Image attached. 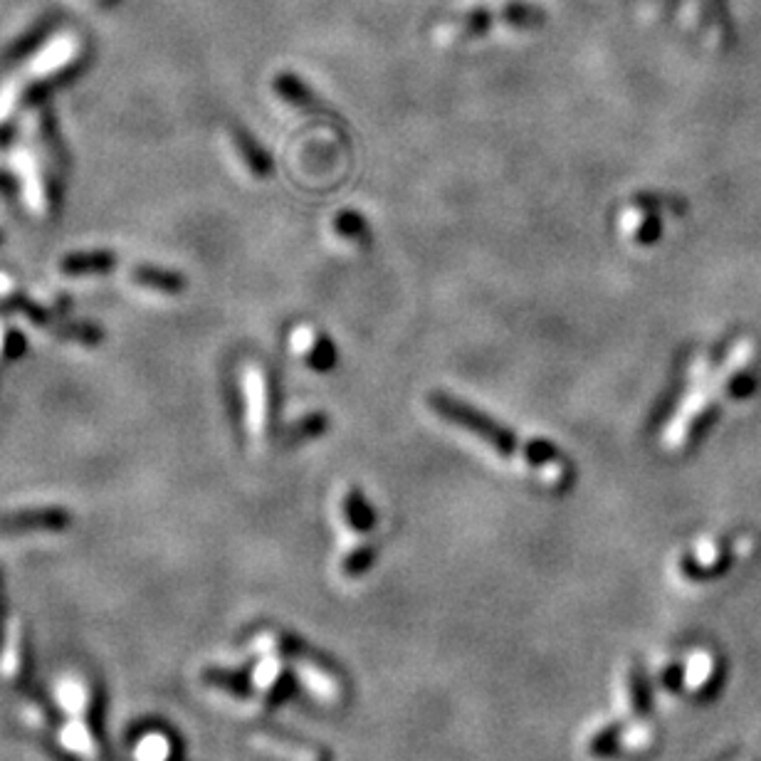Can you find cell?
I'll return each instance as SVG.
<instances>
[{
  "instance_id": "6da1fadb",
  "label": "cell",
  "mask_w": 761,
  "mask_h": 761,
  "mask_svg": "<svg viewBox=\"0 0 761 761\" xmlns=\"http://www.w3.org/2000/svg\"><path fill=\"white\" fill-rule=\"evenodd\" d=\"M428 408L448 425L463 430L480 440L482 445L500 455L502 460L509 463L527 465L529 470L537 472L549 487L554 490H569L576 482L574 463L566 458L564 450L556 448L554 443L544 438H524L517 435L505 423L495 421L490 413L480 411V408L470 406V403L460 401V398L450 396L445 391H430L428 393Z\"/></svg>"
},
{
  "instance_id": "7a4b0ae2",
  "label": "cell",
  "mask_w": 761,
  "mask_h": 761,
  "mask_svg": "<svg viewBox=\"0 0 761 761\" xmlns=\"http://www.w3.org/2000/svg\"><path fill=\"white\" fill-rule=\"evenodd\" d=\"M10 166H13L15 178L20 183L28 211L38 220H43V223L55 218L62 206V193L60 186H57L60 166H55L45 156H40L30 144L15 146L10 151Z\"/></svg>"
},
{
  "instance_id": "3957f363",
  "label": "cell",
  "mask_w": 761,
  "mask_h": 761,
  "mask_svg": "<svg viewBox=\"0 0 761 761\" xmlns=\"http://www.w3.org/2000/svg\"><path fill=\"white\" fill-rule=\"evenodd\" d=\"M509 23L514 28H537L542 25L544 13L537 8H529V5H509V8L500 10V13H490V10H475V13H467L463 18H458L455 23H448L445 28H440L438 38L450 40V43H467L472 38H480L495 23Z\"/></svg>"
},
{
  "instance_id": "277c9868",
  "label": "cell",
  "mask_w": 761,
  "mask_h": 761,
  "mask_svg": "<svg viewBox=\"0 0 761 761\" xmlns=\"http://www.w3.org/2000/svg\"><path fill=\"white\" fill-rule=\"evenodd\" d=\"M243 396H245V425L250 438L267 440L272 428V386L270 376L260 364H248L243 369Z\"/></svg>"
},
{
  "instance_id": "5b68a950",
  "label": "cell",
  "mask_w": 761,
  "mask_h": 761,
  "mask_svg": "<svg viewBox=\"0 0 761 761\" xmlns=\"http://www.w3.org/2000/svg\"><path fill=\"white\" fill-rule=\"evenodd\" d=\"M292 349L314 374H329L339 364V351L332 337L312 324H299L292 332Z\"/></svg>"
},
{
  "instance_id": "8992f818",
  "label": "cell",
  "mask_w": 761,
  "mask_h": 761,
  "mask_svg": "<svg viewBox=\"0 0 761 761\" xmlns=\"http://www.w3.org/2000/svg\"><path fill=\"white\" fill-rule=\"evenodd\" d=\"M732 564V551L722 542H707L697 551H687L680 559V571L687 581H710L722 576Z\"/></svg>"
},
{
  "instance_id": "52a82bcc",
  "label": "cell",
  "mask_w": 761,
  "mask_h": 761,
  "mask_svg": "<svg viewBox=\"0 0 761 761\" xmlns=\"http://www.w3.org/2000/svg\"><path fill=\"white\" fill-rule=\"evenodd\" d=\"M225 136H228V144H230V151H233V156L238 159V164L250 173V176L257 178V181L272 176V171H275V161H272V156L267 154V149H262V146L257 144L253 134H248V131L240 127H228Z\"/></svg>"
},
{
  "instance_id": "ba28073f",
  "label": "cell",
  "mask_w": 761,
  "mask_h": 761,
  "mask_svg": "<svg viewBox=\"0 0 761 761\" xmlns=\"http://www.w3.org/2000/svg\"><path fill=\"white\" fill-rule=\"evenodd\" d=\"M127 280L131 287H136V290L149 292V295H161V297H178L183 295L188 287L186 277L156 265H134L129 270Z\"/></svg>"
},
{
  "instance_id": "9c48e42d",
  "label": "cell",
  "mask_w": 761,
  "mask_h": 761,
  "mask_svg": "<svg viewBox=\"0 0 761 761\" xmlns=\"http://www.w3.org/2000/svg\"><path fill=\"white\" fill-rule=\"evenodd\" d=\"M67 524H70V512H65V509H23V512L3 514L0 517V532H35V529L57 532V529H65Z\"/></svg>"
},
{
  "instance_id": "30bf717a",
  "label": "cell",
  "mask_w": 761,
  "mask_h": 761,
  "mask_svg": "<svg viewBox=\"0 0 761 761\" xmlns=\"http://www.w3.org/2000/svg\"><path fill=\"white\" fill-rule=\"evenodd\" d=\"M621 228L633 245L650 248V245L658 243L660 235H663V213L658 215V211L638 208L628 203V211L623 213L621 218Z\"/></svg>"
},
{
  "instance_id": "8fae6325",
  "label": "cell",
  "mask_w": 761,
  "mask_h": 761,
  "mask_svg": "<svg viewBox=\"0 0 761 761\" xmlns=\"http://www.w3.org/2000/svg\"><path fill=\"white\" fill-rule=\"evenodd\" d=\"M117 267V255L109 250H80V253L62 255L57 270L65 277H99Z\"/></svg>"
},
{
  "instance_id": "7c38bea8",
  "label": "cell",
  "mask_w": 761,
  "mask_h": 761,
  "mask_svg": "<svg viewBox=\"0 0 761 761\" xmlns=\"http://www.w3.org/2000/svg\"><path fill=\"white\" fill-rule=\"evenodd\" d=\"M272 89H275V94L280 99H285L290 107L299 109V112H307V114H324L327 117L329 114V107L322 102V99L317 97V94L312 92L304 82H299L295 75H287V72H282V75L275 77V82H272Z\"/></svg>"
},
{
  "instance_id": "4fadbf2b",
  "label": "cell",
  "mask_w": 761,
  "mask_h": 761,
  "mask_svg": "<svg viewBox=\"0 0 761 761\" xmlns=\"http://www.w3.org/2000/svg\"><path fill=\"white\" fill-rule=\"evenodd\" d=\"M339 507H341V519H344V524L351 529V532L369 534L371 529L376 527L374 507L369 505L364 492L356 490V487H346V490L341 492Z\"/></svg>"
},
{
  "instance_id": "5bb4252c",
  "label": "cell",
  "mask_w": 761,
  "mask_h": 761,
  "mask_svg": "<svg viewBox=\"0 0 761 761\" xmlns=\"http://www.w3.org/2000/svg\"><path fill=\"white\" fill-rule=\"evenodd\" d=\"M332 230L341 243L351 245L356 250H369L374 245V233H371L369 220L356 211H339L332 218Z\"/></svg>"
},
{
  "instance_id": "9a60e30c",
  "label": "cell",
  "mask_w": 761,
  "mask_h": 761,
  "mask_svg": "<svg viewBox=\"0 0 761 761\" xmlns=\"http://www.w3.org/2000/svg\"><path fill=\"white\" fill-rule=\"evenodd\" d=\"M626 690H628V707H631L635 719H643L650 712V705H653V697H650V685L645 680L643 665L633 663L628 668V677H626Z\"/></svg>"
},
{
  "instance_id": "2e32d148",
  "label": "cell",
  "mask_w": 761,
  "mask_h": 761,
  "mask_svg": "<svg viewBox=\"0 0 761 761\" xmlns=\"http://www.w3.org/2000/svg\"><path fill=\"white\" fill-rule=\"evenodd\" d=\"M55 337L60 341H67V344H77V346H99L102 344L104 334L102 329L94 327V324L89 322H67V319H62V322L55 324Z\"/></svg>"
},
{
  "instance_id": "e0dca14e",
  "label": "cell",
  "mask_w": 761,
  "mask_h": 761,
  "mask_svg": "<svg viewBox=\"0 0 761 761\" xmlns=\"http://www.w3.org/2000/svg\"><path fill=\"white\" fill-rule=\"evenodd\" d=\"M329 416L327 413H309V416H302L299 421H295L287 430V445H302L307 440L322 438L324 433L329 430Z\"/></svg>"
},
{
  "instance_id": "ac0fdd59",
  "label": "cell",
  "mask_w": 761,
  "mask_h": 761,
  "mask_svg": "<svg viewBox=\"0 0 761 761\" xmlns=\"http://www.w3.org/2000/svg\"><path fill=\"white\" fill-rule=\"evenodd\" d=\"M621 737H623V724L613 722L606 724L603 729H598L589 742L591 757L596 759H611L616 757L618 749H621Z\"/></svg>"
},
{
  "instance_id": "d6986e66",
  "label": "cell",
  "mask_w": 761,
  "mask_h": 761,
  "mask_svg": "<svg viewBox=\"0 0 761 761\" xmlns=\"http://www.w3.org/2000/svg\"><path fill=\"white\" fill-rule=\"evenodd\" d=\"M376 561V549L371 547V544H359V547L349 549L344 554V559H341V574L346 576V579H356V576L366 574V571L374 566Z\"/></svg>"
},
{
  "instance_id": "ffe728a7",
  "label": "cell",
  "mask_w": 761,
  "mask_h": 761,
  "mask_svg": "<svg viewBox=\"0 0 761 761\" xmlns=\"http://www.w3.org/2000/svg\"><path fill=\"white\" fill-rule=\"evenodd\" d=\"M25 351H28V341H25L23 334L0 322V366L18 361Z\"/></svg>"
},
{
  "instance_id": "44dd1931",
  "label": "cell",
  "mask_w": 761,
  "mask_h": 761,
  "mask_svg": "<svg viewBox=\"0 0 761 761\" xmlns=\"http://www.w3.org/2000/svg\"><path fill=\"white\" fill-rule=\"evenodd\" d=\"M682 680H685V677H682L680 665H670V668L663 673V685L668 687V690H673V692L680 690Z\"/></svg>"
}]
</instances>
